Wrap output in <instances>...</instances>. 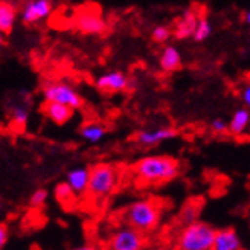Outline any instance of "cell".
<instances>
[{
    "instance_id": "cell-22",
    "label": "cell",
    "mask_w": 250,
    "mask_h": 250,
    "mask_svg": "<svg viewBox=\"0 0 250 250\" xmlns=\"http://www.w3.org/2000/svg\"><path fill=\"white\" fill-rule=\"evenodd\" d=\"M198 214H200V205L195 202H189L188 205H185V208L180 212V221L188 226V224H192L195 221H198Z\"/></svg>"
},
{
    "instance_id": "cell-25",
    "label": "cell",
    "mask_w": 250,
    "mask_h": 250,
    "mask_svg": "<svg viewBox=\"0 0 250 250\" xmlns=\"http://www.w3.org/2000/svg\"><path fill=\"white\" fill-rule=\"evenodd\" d=\"M210 130L215 134H226L229 131V122L223 118H215L210 122Z\"/></svg>"
},
{
    "instance_id": "cell-7",
    "label": "cell",
    "mask_w": 250,
    "mask_h": 250,
    "mask_svg": "<svg viewBox=\"0 0 250 250\" xmlns=\"http://www.w3.org/2000/svg\"><path fill=\"white\" fill-rule=\"evenodd\" d=\"M145 235L130 226H119L111 232L105 250H145Z\"/></svg>"
},
{
    "instance_id": "cell-8",
    "label": "cell",
    "mask_w": 250,
    "mask_h": 250,
    "mask_svg": "<svg viewBox=\"0 0 250 250\" xmlns=\"http://www.w3.org/2000/svg\"><path fill=\"white\" fill-rule=\"evenodd\" d=\"M54 11V3L51 0H29L24 2L23 6L20 8L19 19L23 24H39L44 21Z\"/></svg>"
},
{
    "instance_id": "cell-30",
    "label": "cell",
    "mask_w": 250,
    "mask_h": 250,
    "mask_svg": "<svg viewBox=\"0 0 250 250\" xmlns=\"http://www.w3.org/2000/svg\"><path fill=\"white\" fill-rule=\"evenodd\" d=\"M244 21L249 24V26H250V8L247 9V12H246V14H244Z\"/></svg>"
},
{
    "instance_id": "cell-6",
    "label": "cell",
    "mask_w": 250,
    "mask_h": 250,
    "mask_svg": "<svg viewBox=\"0 0 250 250\" xmlns=\"http://www.w3.org/2000/svg\"><path fill=\"white\" fill-rule=\"evenodd\" d=\"M73 24L84 35H103L107 31V20L96 6H84L77 11Z\"/></svg>"
},
{
    "instance_id": "cell-10",
    "label": "cell",
    "mask_w": 250,
    "mask_h": 250,
    "mask_svg": "<svg viewBox=\"0 0 250 250\" xmlns=\"http://www.w3.org/2000/svg\"><path fill=\"white\" fill-rule=\"evenodd\" d=\"M179 131L172 127H159L154 130H141L134 134V142L144 148H153L165 141L176 139Z\"/></svg>"
},
{
    "instance_id": "cell-27",
    "label": "cell",
    "mask_w": 250,
    "mask_h": 250,
    "mask_svg": "<svg viewBox=\"0 0 250 250\" xmlns=\"http://www.w3.org/2000/svg\"><path fill=\"white\" fill-rule=\"evenodd\" d=\"M9 238V230L5 224H0V250H3V247L6 246Z\"/></svg>"
},
{
    "instance_id": "cell-31",
    "label": "cell",
    "mask_w": 250,
    "mask_h": 250,
    "mask_svg": "<svg viewBox=\"0 0 250 250\" xmlns=\"http://www.w3.org/2000/svg\"><path fill=\"white\" fill-rule=\"evenodd\" d=\"M2 210H3V205L0 203V215H2Z\"/></svg>"
},
{
    "instance_id": "cell-14",
    "label": "cell",
    "mask_w": 250,
    "mask_h": 250,
    "mask_svg": "<svg viewBox=\"0 0 250 250\" xmlns=\"http://www.w3.org/2000/svg\"><path fill=\"white\" fill-rule=\"evenodd\" d=\"M200 16H197V12L194 9H186L180 20H177L176 23V28L172 31V35L176 37L177 40H186L192 37L194 31H195V26H197V20H198Z\"/></svg>"
},
{
    "instance_id": "cell-11",
    "label": "cell",
    "mask_w": 250,
    "mask_h": 250,
    "mask_svg": "<svg viewBox=\"0 0 250 250\" xmlns=\"http://www.w3.org/2000/svg\"><path fill=\"white\" fill-rule=\"evenodd\" d=\"M42 111L43 115L57 125H66L67 122H70L75 116V110L61 105L57 103H43L42 104Z\"/></svg>"
},
{
    "instance_id": "cell-15",
    "label": "cell",
    "mask_w": 250,
    "mask_h": 250,
    "mask_svg": "<svg viewBox=\"0 0 250 250\" xmlns=\"http://www.w3.org/2000/svg\"><path fill=\"white\" fill-rule=\"evenodd\" d=\"M159 66L164 72H176L182 67V54L172 44H167L159 57Z\"/></svg>"
},
{
    "instance_id": "cell-29",
    "label": "cell",
    "mask_w": 250,
    "mask_h": 250,
    "mask_svg": "<svg viewBox=\"0 0 250 250\" xmlns=\"http://www.w3.org/2000/svg\"><path fill=\"white\" fill-rule=\"evenodd\" d=\"M6 35H3L2 32H0V47H3L6 44V39H5Z\"/></svg>"
},
{
    "instance_id": "cell-33",
    "label": "cell",
    "mask_w": 250,
    "mask_h": 250,
    "mask_svg": "<svg viewBox=\"0 0 250 250\" xmlns=\"http://www.w3.org/2000/svg\"><path fill=\"white\" fill-rule=\"evenodd\" d=\"M174 250H179V249H174Z\"/></svg>"
},
{
    "instance_id": "cell-17",
    "label": "cell",
    "mask_w": 250,
    "mask_h": 250,
    "mask_svg": "<svg viewBox=\"0 0 250 250\" xmlns=\"http://www.w3.org/2000/svg\"><path fill=\"white\" fill-rule=\"evenodd\" d=\"M107 134V128L99 122H85L80 127V136L89 144H99Z\"/></svg>"
},
{
    "instance_id": "cell-12",
    "label": "cell",
    "mask_w": 250,
    "mask_h": 250,
    "mask_svg": "<svg viewBox=\"0 0 250 250\" xmlns=\"http://www.w3.org/2000/svg\"><path fill=\"white\" fill-rule=\"evenodd\" d=\"M90 168L89 167H73L66 174V183L72 188L75 194H84L89 188Z\"/></svg>"
},
{
    "instance_id": "cell-32",
    "label": "cell",
    "mask_w": 250,
    "mask_h": 250,
    "mask_svg": "<svg viewBox=\"0 0 250 250\" xmlns=\"http://www.w3.org/2000/svg\"><path fill=\"white\" fill-rule=\"evenodd\" d=\"M0 131H2V125H0Z\"/></svg>"
},
{
    "instance_id": "cell-1",
    "label": "cell",
    "mask_w": 250,
    "mask_h": 250,
    "mask_svg": "<svg viewBox=\"0 0 250 250\" xmlns=\"http://www.w3.org/2000/svg\"><path fill=\"white\" fill-rule=\"evenodd\" d=\"M137 180L146 185H160L176 179L180 174V162L171 156H145L133 165Z\"/></svg>"
},
{
    "instance_id": "cell-9",
    "label": "cell",
    "mask_w": 250,
    "mask_h": 250,
    "mask_svg": "<svg viewBox=\"0 0 250 250\" xmlns=\"http://www.w3.org/2000/svg\"><path fill=\"white\" fill-rule=\"evenodd\" d=\"M95 87L103 93L113 95L130 89V78L121 70H108L95 80Z\"/></svg>"
},
{
    "instance_id": "cell-28",
    "label": "cell",
    "mask_w": 250,
    "mask_h": 250,
    "mask_svg": "<svg viewBox=\"0 0 250 250\" xmlns=\"http://www.w3.org/2000/svg\"><path fill=\"white\" fill-rule=\"evenodd\" d=\"M70 250H104V249L98 247L95 244H81V246H77V247H73Z\"/></svg>"
},
{
    "instance_id": "cell-4",
    "label": "cell",
    "mask_w": 250,
    "mask_h": 250,
    "mask_svg": "<svg viewBox=\"0 0 250 250\" xmlns=\"http://www.w3.org/2000/svg\"><path fill=\"white\" fill-rule=\"evenodd\" d=\"M42 96L46 103H57L72 110H81L84 107V98L80 92L66 81L47 80L42 84Z\"/></svg>"
},
{
    "instance_id": "cell-13",
    "label": "cell",
    "mask_w": 250,
    "mask_h": 250,
    "mask_svg": "<svg viewBox=\"0 0 250 250\" xmlns=\"http://www.w3.org/2000/svg\"><path fill=\"white\" fill-rule=\"evenodd\" d=\"M243 243L240 235L236 230L228 228V229H218L212 244V250H241Z\"/></svg>"
},
{
    "instance_id": "cell-18",
    "label": "cell",
    "mask_w": 250,
    "mask_h": 250,
    "mask_svg": "<svg viewBox=\"0 0 250 250\" xmlns=\"http://www.w3.org/2000/svg\"><path fill=\"white\" fill-rule=\"evenodd\" d=\"M250 125V110L241 107L233 111V115L229 121V133L233 136H241Z\"/></svg>"
},
{
    "instance_id": "cell-23",
    "label": "cell",
    "mask_w": 250,
    "mask_h": 250,
    "mask_svg": "<svg viewBox=\"0 0 250 250\" xmlns=\"http://www.w3.org/2000/svg\"><path fill=\"white\" fill-rule=\"evenodd\" d=\"M172 35V31L168 26H164V24H159L151 31V39L154 43H167Z\"/></svg>"
},
{
    "instance_id": "cell-21",
    "label": "cell",
    "mask_w": 250,
    "mask_h": 250,
    "mask_svg": "<svg viewBox=\"0 0 250 250\" xmlns=\"http://www.w3.org/2000/svg\"><path fill=\"white\" fill-rule=\"evenodd\" d=\"M212 34V23L209 21L208 17L205 16H200L198 20H197V26H195V31L192 34V39L198 43H202L205 40H208Z\"/></svg>"
},
{
    "instance_id": "cell-34",
    "label": "cell",
    "mask_w": 250,
    "mask_h": 250,
    "mask_svg": "<svg viewBox=\"0 0 250 250\" xmlns=\"http://www.w3.org/2000/svg\"><path fill=\"white\" fill-rule=\"evenodd\" d=\"M249 250H250V249H249Z\"/></svg>"
},
{
    "instance_id": "cell-3",
    "label": "cell",
    "mask_w": 250,
    "mask_h": 250,
    "mask_svg": "<svg viewBox=\"0 0 250 250\" xmlns=\"http://www.w3.org/2000/svg\"><path fill=\"white\" fill-rule=\"evenodd\" d=\"M217 229L206 221H195L183 226L176 238L179 250H212Z\"/></svg>"
},
{
    "instance_id": "cell-2",
    "label": "cell",
    "mask_w": 250,
    "mask_h": 250,
    "mask_svg": "<svg viewBox=\"0 0 250 250\" xmlns=\"http://www.w3.org/2000/svg\"><path fill=\"white\" fill-rule=\"evenodd\" d=\"M160 218L162 208L160 203L156 202L154 198L136 200L122 212V220L125 226H130L144 235L153 232L159 226Z\"/></svg>"
},
{
    "instance_id": "cell-24",
    "label": "cell",
    "mask_w": 250,
    "mask_h": 250,
    "mask_svg": "<svg viewBox=\"0 0 250 250\" xmlns=\"http://www.w3.org/2000/svg\"><path fill=\"white\" fill-rule=\"evenodd\" d=\"M49 197V192L44 188H39V189H35L31 197H29V206L31 208H40L46 203V200Z\"/></svg>"
},
{
    "instance_id": "cell-16",
    "label": "cell",
    "mask_w": 250,
    "mask_h": 250,
    "mask_svg": "<svg viewBox=\"0 0 250 250\" xmlns=\"http://www.w3.org/2000/svg\"><path fill=\"white\" fill-rule=\"evenodd\" d=\"M19 19V11L11 2H2L0 0V32L3 35H9L14 29Z\"/></svg>"
},
{
    "instance_id": "cell-5",
    "label": "cell",
    "mask_w": 250,
    "mask_h": 250,
    "mask_svg": "<svg viewBox=\"0 0 250 250\" xmlns=\"http://www.w3.org/2000/svg\"><path fill=\"white\" fill-rule=\"evenodd\" d=\"M119 182V172L116 167L107 162H99V164L90 167V177L87 192L95 198H105L116 189Z\"/></svg>"
},
{
    "instance_id": "cell-26",
    "label": "cell",
    "mask_w": 250,
    "mask_h": 250,
    "mask_svg": "<svg viewBox=\"0 0 250 250\" xmlns=\"http://www.w3.org/2000/svg\"><path fill=\"white\" fill-rule=\"evenodd\" d=\"M240 96H241V101L246 105V108L250 110V83H247L246 85H243Z\"/></svg>"
},
{
    "instance_id": "cell-20",
    "label": "cell",
    "mask_w": 250,
    "mask_h": 250,
    "mask_svg": "<svg viewBox=\"0 0 250 250\" xmlns=\"http://www.w3.org/2000/svg\"><path fill=\"white\" fill-rule=\"evenodd\" d=\"M54 195L57 198V202L62 208H70V206H73L75 205V200H77V194L72 191V188L66 182H60L55 186Z\"/></svg>"
},
{
    "instance_id": "cell-19",
    "label": "cell",
    "mask_w": 250,
    "mask_h": 250,
    "mask_svg": "<svg viewBox=\"0 0 250 250\" xmlns=\"http://www.w3.org/2000/svg\"><path fill=\"white\" fill-rule=\"evenodd\" d=\"M8 118L12 128H24L29 122V108L21 103L12 104L8 110Z\"/></svg>"
}]
</instances>
